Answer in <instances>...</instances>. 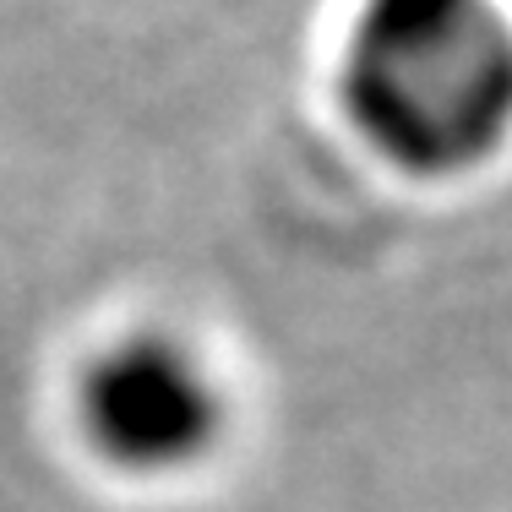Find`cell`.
<instances>
[{"instance_id": "obj_1", "label": "cell", "mask_w": 512, "mask_h": 512, "mask_svg": "<svg viewBox=\"0 0 512 512\" xmlns=\"http://www.w3.org/2000/svg\"><path fill=\"white\" fill-rule=\"evenodd\" d=\"M338 88L393 169L469 175L512 137V22L496 0H365Z\"/></svg>"}, {"instance_id": "obj_2", "label": "cell", "mask_w": 512, "mask_h": 512, "mask_svg": "<svg viewBox=\"0 0 512 512\" xmlns=\"http://www.w3.org/2000/svg\"><path fill=\"white\" fill-rule=\"evenodd\" d=\"M88 453L115 474L164 480L213 453L224 431V398L197 349L169 333H120L93 349L71 387Z\"/></svg>"}]
</instances>
